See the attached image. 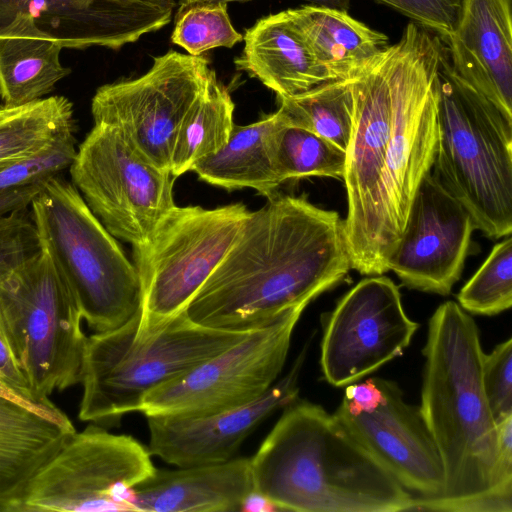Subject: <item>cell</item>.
Wrapping results in <instances>:
<instances>
[{"instance_id":"6da1fadb","label":"cell","mask_w":512,"mask_h":512,"mask_svg":"<svg viewBox=\"0 0 512 512\" xmlns=\"http://www.w3.org/2000/svg\"><path fill=\"white\" fill-rule=\"evenodd\" d=\"M344 220L304 195H274L252 211L185 315L218 330L250 332L309 305L349 270Z\"/></svg>"},{"instance_id":"7a4b0ae2","label":"cell","mask_w":512,"mask_h":512,"mask_svg":"<svg viewBox=\"0 0 512 512\" xmlns=\"http://www.w3.org/2000/svg\"><path fill=\"white\" fill-rule=\"evenodd\" d=\"M420 410L439 450L445 488L414 497L413 510L512 512V497L495 491L497 423L483 387L478 327L454 301L428 323Z\"/></svg>"},{"instance_id":"3957f363","label":"cell","mask_w":512,"mask_h":512,"mask_svg":"<svg viewBox=\"0 0 512 512\" xmlns=\"http://www.w3.org/2000/svg\"><path fill=\"white\" fill-rule=\"evenodd\" d=\"M254 491L277 510L411 511L413 495L335 416L297 399L253 457Z\"/></svg>"},{"instance_id":"277c9868","label":"cell","mask_w":512,"mask_h":512,"mask_svg":"<svg viewBox=\"0 0 512 512\" xmlns=\"http://www.w3.org/2000/svg\"><path fill=\"white\" fill-rule=\"evenodd\" d=\"M431 173L491 239L512 231V121L453 71L443 43Z\"/></svg>"},{"instance_id":"5b68a950","label":"cell","mask_w":512,"mask_h":512,"mask_svg":"<svg viewBox=\"0 0 512 512\" xmlns=\"http://www.w3.org/2000/svg\"><path fill=\"white\" fill-rule=\"evenodd\" d=\"M29 211L43 248L95 333L117 329L141 312L134 263L61 174L42 183Z\"/></svg>"},{"instance_id":"8992f818","label":"cell","mask_w":512,"mask_h":512,"mask_svg":"<svg viewBox=\"0 0 512 512\" xmlns=\"http://www.w3.org/2000/svg\"><path fill=\"white\" fill-rule=\"evenodd\" d=\"M140 313L121 327L87 337L78 417L115 425L138 412L143 396L245 338L250 332L207 328L184 312L146 339H136Z\"/></svg>"},{"instance_id":"52a82bcc","label":"cell","mask_w":512,"mask_h":512,"mask_svg":"<svg viewBox=\"0 0 512 512\" xmlns=\"http://www.w3.org/2000/svg\"><path fill=\"white\" fill-rule=\"evenodd\" d=\"M0 315L33 395L49 401L55 391L81 382L87 336L66 281L43 249L0 279Z\"/></svg>"},{"instance_id":"ba28073f","label":"cell","mask_w":512,"mask_h":512,"mask_svg":"<svg viewBox=\"0 0 512 512\" xmlns=\"http://www.w3.org/2000/svg\"><path fill=\"white\" fill-rule=\"evenodd\" d=\"M252 211L243 203L175 206L134 248L141 285L135 338L146 339L185 311L239 237Z\"/></svg>"},{"instance_id":"9c48e42d","label":"cell","mask_w":512,"mask_h":512,"mask_svg":"<svg viewBox=\"0 0 512 512\" xmlns=\"http://www.w3.org/2000/svg\"><path fill=\"white\" fill-rule=\"evenodd\" d=\"M151 457L132 436L90 424L34 474L18 512L132 511L131 490L157 469Z\"/></svg>"},{"instance_id":"30bf717a","label":"cell","mask_w":512,"mask_h":512,"mask_svg":"<svg viewBox=\"0 0 512 512\" xmlns=\"http://www.w3.org/2000/svg\"><path fill=\"white\" fill-rule=\"evenodd\" d=\"M68 170L104 227L133 247L176 206L171 172L144 158L111 125L93 124Z\"/></svg>"},{"instance_id":"8fae6325","label":"cell","mask_w":512,"mask_h":512,"mask_svg":"<svg viewBox=\"0 0 512 512\" xmlns=\"http://www.w3.org/2000/svg\"><path fill=\"white\" fill-rule=\"evenodd\" d=\"M307 306L285 311L182 376L151 389L138 412L145 417H198L256 400L279 379L293 331Z\"/></svg>"},{"instance_id":"7c38bea8","label":"cell","mask_w":512,"mask_h":512,"mask_svg":"<svg viewBox=\"0 0 512 512\" xmlns=\"http://www.w3.org/2000/svg\"><path fill=\"white\" fill-rule=\"evenodd\" d=\"M392 45L357 77L350 79L354 113L343 175L348 212L344 220L351 268L382 275L380 209L383 167L393 113Z\"/></svg>"},{"instance_id":"4fadbf2b","label":"cell","mask_w":512,"mask_h":512,"mask_svg":"<svg viewBox=\"0 0 512 512\" xmlns=\"http://www.w3.org/2000/svg\"><path fill=\"white\" fill-rule=\"evenodd\" d=\"M206 58L170 50L153 57L140 77L100 86L91 101L93 123L117 128L144 158L170 171L178 128L203 92Z\"/></svg>"},{"instance_id":"5bb4252c","label":"cell","mask_w":512,"mask_h":512,"mask_svg":"<svg viewBox=\"0 0 512 512\" xmlns=\"http://www.w3.org/2000/svg\"><path fill=\"white\" fill-rule=\"evenodd\" d=\"M418 327L390 278L362 279L325 319L320 357L325 380L344 387L373 373L403 354Z\"/></svg>"},{"instance_id":"9a60e30c","label":"cell","mask_w":512,"mask_h":512,"mask_svg":"<svg viewBox=\"0 0 512 512\" xmlns=\"http://www.w3.org/2000/svg\"><path fill=\"white\" fill-rule=\"evenodd\" d=\"M475 229L471 215L432 175L422 179L387 267L410 288L449 295Z\"/></svg>"},{"instance_id":"2e32d148","label":"cell","mask_w":512,"mask_h":512,"mask_svg":"<svg viewBox=\"0 0 512 512\" xmlns=\"http://www.w3.org/2000/svg\"><path fill=\"white\" fill-rule=\"evenodd\" d=\"M309 346L307 341L286 375L254 401L198 417L147 416L151 456L176 467L221 463L235 457L264 420L298 399Z\"/></svg>"},{"instance_id":"e0dca14e","label":"cell","mask_w":512,"mask_h":512,"mask_svg":"<svg viewBox=\"0 0 512 512\" xmlns=\"http://www.w3.org/2000/svg\"><path fill=\"white\" fill-rule=\"evenodd\" d=\"M375 379L384 394L378 407L353 414L340 404L335 416L405 489L419 497L440 496L443 463L420 407L407 403L395 382Z\"/></svg>"},{"instance_id":"ac0fdd59","label":"cell","mask_w":512,"mask_h":512,"mask_svg":"<svg viewBox=\"0 0 512 512\" xmlns=\"http://www.w3.org/2000/svg\"><path fill=\"white\" fill-rule=\"evenodd\" d=\"M174 8L153 0H0V27L29 13L64 48L119 49L166 26Z\"/></svg>"},{"instance_id":"d6986e66","label":"cell","mask_w":512,"mask_h":512,"mask_svg":"<svg viewBox=\"0 0 512 512\" xmlns=\"http://www.w3.org/2000/svg\"><path fill=\"white\" fill-rule=\"evenodd\" d=\"M442 41L454 73L512 121V0H463Z\"/></svg>"},{"instance_id":"ffe728a7","label":"cell","mask_w":512,"mask_h":512,"mask_svg":"<svg viewBox=\"0 0 512 512\" xmlns=\"http://www.w3.org/2000/svg\"><path fill=\"white\" fill-rule=\"evenodd\" d=\"M74 432L55 404L27 401L0 378V512H18L31 478Z\"/></svg>"},{"instance_id":"44dd1931","label":"cell","mask_w":512,"mask_h":512,"mask_svg":"<svg viewBox=\"0 0 512 512\" xmlns=\"http://www.w3.org/2000/svg\"><path fill=\"white\" fill-rule=\"evenodd\" d=\"M254 491L250 458L233 457L215 464L156 469L135 486L132 511L236 512Z\"/></svg>"},{"instance_id":"7402d4cb","label":"cell","mask_w":512,"mask_h":512,"mask_svg":"<svg viewBox=\"0 0 512 512\" xmlns=\"http://www.w3.org/2000/svg\"><path fill=\"white\" fill-rule=\"evenodd\" d=\"M284 12L329 81L357 77L390 45L345 9L308 4Z\"/></svg>"},{"instance_id":"603a6c76","label":"cell","mask_w":512,"mask_h":512,"mask_svg":"<svg viewBox=\"0 0 512 512\" xmlns=\"http://www.w3.org/2000/svg\"><path fill=\"white\" fill-rule=\"evenodd\" d=\"M243 40L236 69L260 80L278 98L330 82L284 11L259 19Z\"/></svg>"},{"instance_id":"cb8c5ba5","label":"cell","mask_w":512,"mask_h":512,"mask_svg":"<svg viewBox=\"0 0 512 512\" xmlns=\"http://www.w3.org/2000/svg\"><path fill=\"white\" fill-rule=\"evenodd\" d=\"M62 43L41 29L29 13H17L0 27L2 107H21L46 97L71 73L60 62Z\"/></svg>"},{"instance_id":"d4e9b609","label":"cell","mask_w":512,"mask_h":512,"mask_svg":"<svg viewBox=\"0 0 512 512\" xmlns=\"http://www.w3.org/2000/svg\"><path fill=\"white\" fill-rule=\"evenodd\" d=\"M286 123L281 112L248 125H234L227 143L197 161L191 171L202 181L227 190L251 188L271 198L283 183L275 162V136Z\"/></svg>"},{"instance_id":"484cf974","label":"cell","mask_w":512,"mask_h":512,"mask_svg":"<svg viewBox=\"0 0 512 512\" xmlns=\"http://www.w3.org/2000/svg\"><path fill=\"white\" fill-rule=\"evenodd\" d=\"M234 108L227 87L211 69L203 92L184 116L175 137L170 163L175 178L227 143L235 125Z\"/></svg>"},{"instance_id":"4316f807","label":"cell","mask_w":512,"mask_h":512,"mask_svg":"<svg viewBox=\"0 0 512 512\" xmlns=\"http://www.w3.org/2000/svg\"><path fill=\"white\" fill-rule=\"evenodd\" d=\"M73 105L49 96L17 107L0 108V169L34 156L75 131Z\"/></svg>"},{"instance_id":"83f0119b","label":"cell","mask_w":512,"mask_h":512,"mask_svg":"<svg viewBox=\"0 0 512 512\" xmlns=\"http://www.w3.org/2000/svg\"><path fill=\"white\" fill-rule=\"evenodd\" d=\"M278 100V110L288 125L309 130L347 150L354 113L350 80L325 82Z\"/></svg>"},{"instance_id":"f1b7e54d","label":"cell","mask_w":512,"mask_h":512,"mask_svg":"<svg viewBox=\"0 0 512 512\" xmlns=\"http://www.w3.org/2000/svg\"><path fill=\"white\" fill-rule=\"evenodd\" d=\"M275 162L283 182L307 176L343 178L346 151L309 130L286 122L275 136Z\"/></svg>"},{"instance_id":"f546056e","label":"cell","mask_w":512,"mask_h":512,"mask_svg":"<svg viewBox=\"0 0 512 512\" xmlns=\"http://www.w3.org/2000/svg\"><path fill=\"white\" fill-rule=\"evenodd\" d=\"M171 40L189 55L201 56L211 49L232 48L243 36L232 25L226 2H182Z\"/></svg>"},{"instance_id":"4dcf8cb0","label":"cell","mask_w":512,"mask_h":512,"mask_svg":"<svg viewBox=\"0 0 512 512\" xmlns=\"http://www.w3.org/2000/svg\"><path fill=\"white\" fill-rule=\"evenodd\" d=\"M459 305L467 312L495 315L512 305V238L496 244L477 272L461 288Z\"/></svg>"},{"instance_id":"1f68e13d","label":"cell","mask_w":512,"mask_h":512,"mask_svg":"<svg viewBox=\"0 0 512 512\" xmlns=\"http://www.w3.org/2000/svg\"><path fill=\"white\" fill-rule=\"evenodd\" d=\"M40 248L29 207L0 216V279Z\"/></svg>"},{"instance_id":"d6a6232c","label":"cell","mask_w":512,"mask_h":512,"mask_svg":"<svg viewBox=\"0 0 512 512\" xmlns=\"http://www.w3.org/2000/svg\"><path fill=\"white\" fill-rule=\"evenodd\" d=\"M483 387L496 422L512 414V339L498 344L483 361Z\"/></svg>"},{"instance_id":"836d02e7","label":"cell","mask_w":512,"mask_h":512,"mask_svg":"<svg viewBox=\"0 0 512 512\" xmlns=\"http://www.w3.org/2000/svg\"><path fill=\"white\" fill-rule=\"evenodd\" d=\"M395 9L441 40L453 31L463 0H376Z\"/></svg>"},{"instance_id":"e575fe53","label":"cell","mask_w":512,"mask_h":512,"mask_svg":"<svg viewBox=\"0 0 512 512\" xmlns=\"http://www.w3.org/2000/svg\"><path fill=\"white\" fill-rule=\"evenodd\" d=\"M0 378L12 388L18 395L27 401L46 404L38 400L29 388V385L21 372L13 352L10 348L0 315Z\"/></svg>"},{"instance_id":"d590c367","label":"cell","mask_w":512,"mask_h":512,"mask_svg":"<svg viewBox=\"0 0 512 512\" xmlns=\"http://www.w3.org/2000/svg\"><path fill=\"white\" fill-rule=\"evenodd\" d=\"M383 397V391L376 379L370 378L364 382L347 385L340 404L350 413L357 414L374 410L382 402Z\"/></svg>"},{"instance_id":"8d00e7d4","label":"cell","mask_w":512,"mask_h":512,"mask_svg":"<svg viewBox=\"0 0 512 512\" xmlns=\"http://www.w3.org/2000/svg\"><path fill=\"white\" fill-rule=\"evenodd\" d=\"M39 186L40 184H33L0 192V216L28 208Z\"/></svg>"},{"instance_id":"74e56055","label":"cell","mask_w":512,"mask_h":512,"mask_svg":"<svg viewBox=\"0 0 512 512\" xmlns=\"http://www.w3.org/2000/svg\"><path fill=\"white\" fill-rule=\"evenodd\" d=\"M234 1H249V0H182L183 3H195V2H234ZM311 4L325 5L335 8L347 9L350 0H304Z\"/></svg>"},{"instance_id":"f35d334b","label":"cell","mask_w":512,"mask_h":512,"mask_svg":"<svg viewBox=\"0 0 512 512\" xmlns=\"http://www.w3.org/2000/svg\"><path fill=\"white\" fill-rule=\"evenodd\" d=\"M153 1H156V2H159V3H162V4H166V5H170V6H173V7L176 6V1L175 0H153Z\"/></svg>"},{"instance_id":"ab89813d","label":"cell","mask_w":512,"mask_h":512,"mask_svg":"<svg viewBox=\"0 0 512 512\" xmlns=\"http://www.w3.org/2000/svg\"><path fill=\"white\" fill-rule=\"evenodd\" d=\"M0 108H1V106H0Z\"/></svg>"}]
</instances>
